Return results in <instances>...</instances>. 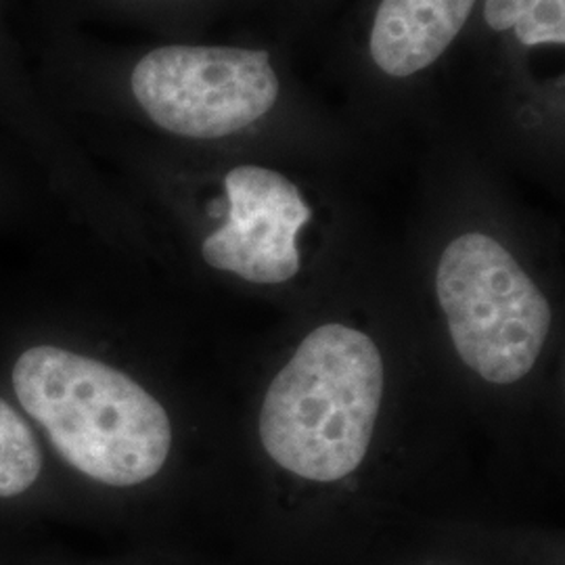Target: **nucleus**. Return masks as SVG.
Masks as SVG:
<instances>
[{
    "label": "nucleus",
    "instance_id": "6",
    "mask_svg": "<svg viewBox=\"0 0 565 565\" xmlns=\"http://www.w3.org/2000/svg\"><path fill=\"white\" fill-rule=\"evenodd\" d=\"M0 132L51 166L72 156L67 126L42 93L9 0H0Z\"/></svg>",
    "mask_w": 565,
    "mask_h": 565
},
{
    "label": "nucleus",
    "instance_id": "3",
    "mask_svg": "<svg viewBox=\"0 0 565 565\" xmlns=\"http://www.w3.org/2000/svg\"><path fill=\"white\" fill-rule=\"evenodd\" d=\"M436 294L455 350L476 375L509 385L532 371L553 312L539 285L494 237L463 233L448 243Z\"/></svg>",
    "mask_w": 565,
    "mask_h": 565
},
{
    "label": "nucleus",
    "instance_id": "8",
    "mask_svg": "<svg viewBox=\"0 0 565 565\" xmlns=\"http://www.w3.org/2000/svg\"><path fill=\"white\" fill-rule=\"evenodd\" d=\"M42 450L30 424L0 398V499L20 497L39 482Z\"/></svg>",
    "mask_w": 565,
    "mask_h": 565
},
{
    "label": "nucleus",
    "instance_id": "5",
    "mask_svg": "<svg viewBox=\"0 0 565 565\" xmlns=\"http://www.w3.org/2000/svg\"><path fill=\"white\" fill-rule=\"evenodd\" d=\"M478 0H380L369 30V57L387 78L429 70L459 39Z\"/></svg>",
    "mask_w": 565,
    "mask_h": 565
},
{
    "label": "nucleus",
    "instance_id": "10",
    "mask_svg": "<svg viewBox=\"0 0 565 565\" xmlns=\"http://www.w3.org/2000/svg\"><path fill=\"white\" fill-rule=\"evenodd\" d=\"M0 139H4V141H9V139H7V137H4V135H2V132H0ZM11 142V141H9Z\"/></svg>",
    "mask_w": 565,
    "mask_h": 565
},
{
    "label": "nucleus",
    "instance_id": "7",
    "mask_svg": "<svg viewBox=\"0 0 565 565\" xmlns=\"http://www.w3.org/2000/svg\"><path fill=\"white\" fill-rule=\"evenodd\" d=\"M484 21L525 49H564L565 0H484Z\"/></svg>",
    "mask_w": 565,
    "mask_h": 565
},
{
    "label": "nucleus",
    "instance_id": "9",
    "mask_svg": "<svg viewBox=\"0 0 565 565\" xmlns=\"http://www.w3.org/2000/svg\"><path fill=\"white\" fill-rule=\"evenodd\" d=\"M139 4V2H162V0H36L39 15L36 21L44 23H60V25H72L81 13H86L90 7L102 4Z\"/></svg>",
    "mask_w": 565,
    "mask_h": 565
},
{
    "label": "nucleus",
    "instance_id": "1",
    "mask_svg": "<svg viewBox=\"0 0 565 565\" xmlns=\"http://www.w3.org/2000/svg\"><path fill=\"white\" fill-rule=\"evenodd\" d=\"M11 380L23 411L82 476L128 488L162 471L172 448L170 417L120 369L41 343L15 361Z\"/></svg>",
    "mask_w": 565,
    "mask_h": 565
},
{
    "label": "nucleus",
    "instance_id": "2",
    "mask_svg": "<svg viewBox=\"0 0 565 565\" xmlns=\"http://www.w3.org/2000/svg\"><path fill=\"white\" fill-rule=\"evenodd\" d=\"M384 384L382 352L366 333L317 327L268 385L258 424L264 450L303 480H343L366 457Z\"/></svg>",
    "mask_w": 565,
    "mask_h": 565
},
{
    "label": "nucleus",
    "instance_id": "4",
    "mask_svg": "<svg viewBox=\"0 0 565 565\" xmlns=\"http://www.w3.org/2000/svg\"><path fill=\"white\" fill-rule=\"evenodd\" d=\"M226 216L202 242L207 266L243 281L281 285L300 273L298 235L310 223V205L285 174L243 163L224 174Z\"/></svg>",
    "mask_w": 565,
    "mask_h": 565
}]
</instances>
